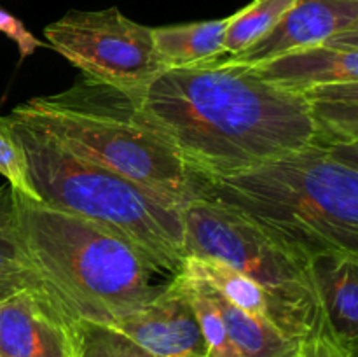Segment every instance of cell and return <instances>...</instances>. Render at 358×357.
<instances>
[{"label":"cell","instance_id":"1","mask_svg":"<svg viewBox=\"0 0 358 357\" xmlns=\"http://www.w3.org/2000/svg\"><path fill=\"white\" fill-rule=\"evenodd\" d=\"M133 94L201 177L238 174L317 140L303 94L273 86L250 65L170 69Z\"/></svg>","mask_w":358,"mask_h":357},{"label":"cell","instance_id":"2","mask_svg":"<svg viewBox=\"0 0 358 357\" xmlns=\"http://www.w3.org/2000/svg\"><path fill=\"white\" fill-rule=\"evenodd\" d=\"M199 196L236 210L308 261L358 255V144L315 140L238 174L203 177Z\"/></svg>","mask_w":358,"mask_h":357},{"label":"cell","instance_id":"3","mask_svg":"<svg viewBox=\"0 0 358 357\" xmlns=\"http://www.w3.org/2000/svg\"><path fill=\"white\" fill-rule=\"evenodd\" d=\"M14 192L28 259L72 321L112 326L175 279L114 231Z\"/></svg>","mask_w":358,"mask_h":357},{"label":"cell","instance_id":"4","mask_svg":"<svg viewBox=\"0 0 358 357\" xmlns=\"http://www.w3.org/2000/svg\"><path fill=\"white\" fill-rule=\"evenodd\" d=\"M10 115L83 160L157 192L182 209L201 195L203 177L140 108L136 94L80 74L56 94L30 98Z\"/></svg>","mask_w":358,"mask_h":357},{"label":"cell","instance_id":"5","mask_svg":"<svg viewBox=\"0 0 358 357\" xmlns=\"http://www.w3.org/2000/svg\"><path fill=\"white\" fill-rule=\"evenodd\" d=\"M24 150L37 202L90 219L128 240L171 276L185 265L180 206L157 192L83 160L41 130L7 115Z\"/></svg>","mask_w":358,"mask_h":357},{"label":"cell","instance_id":"6","mask_svg":"<svg viewBox=\"0 0 358 357\" xmlns=\"http://www.w3.org/2000/svg\"><path fill=\"white\" fill-rule=\"evenodd\" d=\"M180 216L185 258L224 262L254 280L268 296L269 322L289 338L306 342L324 332L308 259L215 200L198 196Z\"/></svg>","mask_w":358,"mask_h":357},{"label":"cell","instance_id":"7","mask_svg":"<svg viewBox=\"0 0 358 357\" xmlns=\"http://www.w3.org/2000/svg\"><path fill=\"white\" fill-rule=\"evenodd\" d=\"M55 51L100 83L140 93L164 65L157 56L152 28L126 18L117 7L69 10L44 30Z\"/></svg>","mask_w":358,"mask_h":357},{"label":"cell","instance_id":"8","mask_svg":"<svg viewBox=\"0 0 358 357\" xmlns=\"http://www.w3.org/2000/svg\"><path fill=\"white\" fill-rule=\"evenodd\" d=\"M133 345L156 357H206V343L182 273L150 303L112 326Z\"/></svg>","mask_w":358,"mask_h":357},{"label":"cell","instance_id":"9","mask_svg":"<svg viewBox=\"0 0 358 357\" xmlns=\"http://www.w3.org/2000/svg\"><path fill=\"white\" fill-rule=\"evenodd\" d=\"M76 324L45 293L0 298V357H77Z\"/></svg>","mask_w":358,"mask_h":357},{"label":"cell","instance_id":"10","mask_svg":"<svg viewBox=\"0 0 358 357\" xmlns=\"http://www.w3.org/2000/svg\"><path fill=\"white\" fill-rule=\"evenodd\" d=\"M352 28H358V0H296L261 41L233 58L215 62L257 65L292 49L320 44Z\"/></svg>","mask_w":358,"mask_h":357},{"label":"cell","instance_id":"11","mask_svg":"<svg viewBox=\"0 0 358 357\" xmlns=\"http://www.w3.org/2000/svg\"><path fill=\"white\" fill-rule=\"evenodd\" d=\"M250 66L273 86L297 94L324 84L358 80V28Z\"/></svg>","mask_w":358,"mask_h":357},{"label":"cell","instance_id":"12","mask_svg":"<svg viewBox=\"0 0 358 357\" xmlns=\"http://www.w3.org/2000/svg\"><path fill=\"white\" fill-rule=\"evenodd\" d=\"M311 279L324 332L341 349L357 354L358 255L320 254L310 259Z\"/></svg>","mask_w":358,"mask_h":357},{"label":"cell","instance_id":"13","mask_svg":"<svg viewBox=\"0 0 358 357\" xmlns=\"http://www.w3.org/2000/svg\"><path fill=\"white\" fill-rule=\"evenodd\" d=\"M229 20L231 16L152 28L154 48L164 69H187L222 58Z\"/></svg>","mask_w":358,"mask_h":357},{"label":"cell","instance_id":"14","mask_svg":"<svg viewBox=\"0 0 358 357\" xmlns=\"http://www.w3.org/2000/svg\"><path fill=\"white\" fill-rule=\"evenodd\" d=\"M317 140L358 144V80L324 84L303 93Z\"/></svg>","mask_w":358,"mask_h":357},{"label":"cell","instance_id":"15","mask_svg":"<svg viewBox=\"0 0 358 357\" xmlns=\"http://www.w3.org/2000/svg\"><path fill=\"white\" fill-rule=\"evenodd\" d=\"M208 289L240 357H299L304 342L289 338L266 318L254 317L236 308L212 286Z\"/></svg>","mask_w":358,"mask_h":357},{"label":"cell","instance_id":"16","mask_svg":"<svg viewBox=\"0 0 358 357\" xmlns=\"http://www.w3.org/2000/svg\"><path fill=\"white\" fill-rule=\"evenodd\" d=\"M24 289L49 294L23 247L17 226L16 192L9 184H3L0 186V298Z\"/></svg>","mask_w":358,"mask_h":357},{"label":"cell","instance_id":"17","mask_svg":"<svg viewBox=\"0 0 358 357\" xmlns=\"http://www.w3.org/2000/svg\"><path fill=\"white\" fill-rule=\"evenodd\" d=\"M187 268L201 276L229 303L254 317L266 318L269 322V303L264 290L252 279L245 276L238 270L219 261H203V259H185Z\"/></svg>","mask_w":358,"mask_h":357},{"label":"cell","instance_id":"18","mask_svg":"<svg viewBox=\"0 0 358 357\" xmlns=\"http://www.w3.org/2000/svg\"><path fill=\"white\" fill-rule=\"evenodd\" d=\"M294 2L296 0H254L236 10L227 24L222 58H233L261 41L278 24Z\"/></svg>","mask_w":358,"mask_h":357},{"label":"cell","instance_id":"19","mask_svg":"<svg viewBox=\"0 0 358 357\" xmlns=\"http://www.w3.org/2000/svg\"><path fill=\"white\" fill-rule=\"evenodd\" d=\"M185 289H187L191 303L194 307L203 340L206 343V357H240L236 346L231 342L224 318L212 300L208 284L196 275L192 270L184 266L182 270Z\"/></svg>","mask_w":358,"mask_h":357},{"label":"cell","instance_id":"20","mask_svg":"<svg viewBox=\"0 0 358 357\" xmlns=\"http://www.w3.org/2000/svg\"><path fill=\"white\" fill-rule=\"evenodd\" d=\"M77 357H138V346L112 328L93 322L76 324Z\"/></svg>","mask_w":358,"mask_h":357},{"label":"cell","instance_id":"21","mask_svg":"<svg viewBox=\"0 0 358 357\" xmlns=\"http://www.w3.org/2000/svg\"><path fill=\"white\" fill-rule=\"evenodd\" d=\"M0 175L7 178V184L21 195L38 200L30 177H28L27 156L21 149L16 135L9 125V119L0 115Z\"/></svg>","mask_w":358,"mask_h":357},{"label":"cell","instance_id":"22","mask_svg":"<svg viewBox=\"0 0 358 357\" xmlns=\"http://www.w3.org/2000/svg\"><path fill=\"white\" fill-rule=\"evenodd\" d=\"M0 34L7 35L10 41L16 42L17 49H20L21 59L27 58V56L34 55V51L37 48H44V42L38 41L27 27H24L23 21L17 20L16 16H13L7 10L0 9Z\"/></svg>","mask_w":358,"mask_h":357},{"label":"cell","instance_id":"23","mask_svg":"<svg viewBox=\"0 0 358 357\" xmlns=\"http://www.w3.org/2000/svg\"><path fill=\"white\" fill-rule=\"evenodd\" d=\"M299 357H357V354L341 349L329 336L317 335L303 343Z\"/></svg>","mask_w":358,"mask_h":357},{"label":"cell","instance_id":"24","mask_svg":"<svg viewBox=\"0 0 358 357\" xmlns=\"http://www.w3.org/2000/svg\"><path fill=\"white\" fill-rule=\"evenodd\" d=\"M138 357H156V356H150V354L143 352V350H140V349H138Z\"/></svg>","mask_w":358,"mask_h":357}]
</instances>
